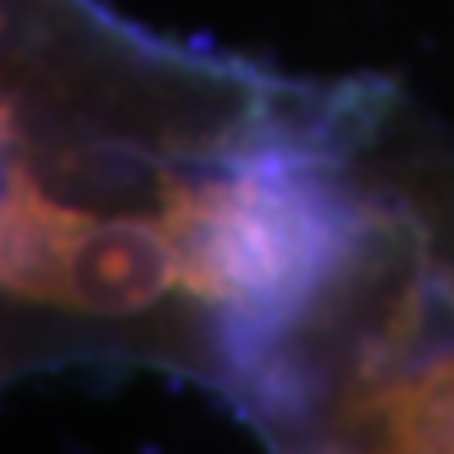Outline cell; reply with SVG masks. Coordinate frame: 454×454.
I'll list each match as a JSON object with an SVG mask.
<instances>
[{
  "label": "cell",
  "instance_id": "obj_2",
  "mask_svg": "<svg viewBox=\"0 0 454 454\" xmlns=\"http://www.w3.org/2000/svg\"><path fill=\"white\" fill-rule=\"evenodd\" d=\"M362 425L366 454H454V366L374 395Z\"/></svg>",
  "mask_w": 454,
  "mask_h": 454
},
{
  "label": "cell",
  "instance_id": "obj_1",
  "mask_svg": "<svg viewBox=\"0 0 454 454\" xmlns=\"http://www.w3.org/2000/svg\"><path fill=\"white\" fill-rule=\"evenodd\" d=\"M164 240L181 291L261 316L316 286L337 244V215L320 177L291 152H261L168 198Z\"/></svg>",
  "mask_w": 454,
  "mask_h": 454
}]
</instances>
